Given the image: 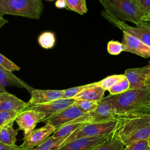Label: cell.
Instances as JSON below:
<instances>
[{"mask_svg": "<svg viewBox=\"0 0 150 150\" xmlns=\"http://www.w3.org/2000/svg\"><path fill=\"white\" fill-rule=\"evenodd\" d=\"M103 99L113 107L115 115H150V89H129L115 95H108Z\"/></svg>", "mask_w": 150, "mask_h": 150, "instance_id": "obj_1", "label": "cell"}, {"mask_svg": "<svg viewBox=\"0 0 150 150\" xmlns=\"http://www.w3.org/2000/svg\"><path fill=\"white\" fill-rule=\"evenodd\" d=\"M116 125L113 137L124 146L132 142L148 139L150 135V115H115Z\"/></svg>", "mask_w": 150, "mask_h": 150, "instance_id": "obj_2", "label": "cell"}, {"mask_svg": "<svg viewBox=\"0 0 150 150\" xmlns=\"http://www.w3.org/2000/svg\"><path fill=\"white\" fill-rule=\"evenodd\" d=\"M43 9L41 0H0V16L12 15L38 19Z\"/></svg>", "mask_w": 150, "mask_h": 150, "instance_id": "obj_3", "label": "cell"}, {"mask_svg": "<svg viewBox=\"0 0 150 150\" xmlns=\"http://www.w3.org/2000/svg\"><path fill=\"white\" fill-rule=\"evenodd\" d=\"M104 11L122 21H129L137 25L144 17L133 0H98Z\"/></svg>", "mask_w": 150, "mask_h": 150, "instance_id": "obj_4", "label": "cell"}, {"mask_svg": "<svg viewBox=\"0 0 150 150\" xmlns=\"http://www.w3.org/2000/svg\"><path fill=\"white\" fill-rule=\"evenodd\" d=\"M101 15L122 32L132 35L150 47V22L141 21L136 26H131L105 11L101 12Z\"/></svg>", "mask_w": 150, "mask_h": 150, "instance_id": "obj_5", "label": "cell"}, {"mask_svg": "<svg viewBox=\"0 0 150 150\" xmlns=\"http://www.w3.org/2000/svg\"><path fill=\"white\" fill-rule=\"evenodd\" d=\"M115 125L116 120L115 119L106 122L87 124L79 128L77 131L67 137L63 144V146L68 142L81 137L108 135L112 134Z\"/></svg>", "mask_w": 150, "mask_h": 150, "instance_id": "obj_6", "label": "cell"}, {"mask_svg": "<svg viewBox=\"0 0 150 150\" xmlns=\"http://www.w3.org/2000/svg\"><path fill=\"white\" fill-rule=\"evenodd\" d=\"M113 138V134L76 139L64 145L58 150H96Z\"/></svg>", "mask_w": 150, "mask_h": 150, "instance_id": "obj_7", "label": "cell"}, {"mask_svg": "<svg viewBox=\"0 0 150 150\" xmlns=\"http://www.w3.org/2000/svg\"><path fill=\"white\" fill-rule=\"evenodd\" d=\"M45 118L43 112L34 110H24L20 112L15 121L18 125V129L24 132V137H27L33 129L37 124Z\"/></svg>", "mask_w": 150, "mask_h": 150, "instance_id": "obj_8", "label": "cell"}, {"mask_svg": "<svg viewBox=\"0 0 150 150\" xmlns=\"http://www.w3.org/2000/svg\"><path fill=\"white\" fill-rule=\"evenodd\" d=\"M87 114L81 111L74 103L53 116L43 120L42 122L45 124H49L55 127L56 129H57Z\"/></svg>", "mask_w": 150, "mask_h": 150, "instance_id": "obj_9", "label": "cell"}, {"mask_svg": "<svg viewBox=\"0 0 150 150\" xmlns=\"http://www.w3.org/2000/svg\"><path fill=\"white\" fill-rule=\"evenodd\" d=\"M55 127L49 124L33 129L27 137H24L21 147L23 150L32 149L45 142L56 131Z\"/></svg>", "mask_w": 150, "mask_h": 150, "instance_id": "obj_10", "label": "cell"}, {"mask_svg": "<svg viewBox=\"0 0 150 150\" xmlns=\"http://www.w3.org/2000/svg\"><path fill=\"white\" fill-rule=\"evenodd\" d=\"M74 102V98H60L42 104H28L24 110H34L43 112L45 115V119H46L73 104Z\"/></svg>", "mask_w": 150, "mask_h": 150, "instance_id": "obj_11", "label": "cell"}, {"mask_svg": "<svg viewBox=\"0 0 150 150\" xmlns=\"http://www.w3.org/2000/svg\"><path fill=\"white\" fill-rule=\"evenodd\" d=\"M149 70V63L143 67L126 69L123 74L129 82V89L146 88L145 83Z\"/></svg>", "mask_w": 150, "mask_h": 150, "instance_id": "obj_12", "label": "cell"}, {"mask_svg": "<svg viewBox=\"0 0 150 150\" xmlns=\"http://www.w3.org/2000/svg\"><path fill=\"white\" fill-rule=\"evenodd\" d=\"M122 43L124 46V52H130L144 58L150 57V47L132 35L122 32Z\"/></svg>", "mask_w": 150, "mask_h": 150, "instance_id": "obj_13", "label": "cell"}, {"mask_svg": "<svg viewBox=\"0 0 150 150\" xmlns=\"http://www.w3.org/2000/svg\"><path fill=\"white\" fill-rule=\"evenodd\" d=\"M88 114L90 123L106 122L115 119L113 107L103 98L99 102L96 109Z\"/></svg>", "mask_w": 150, "mask_h": 150, "instance_id": "obj_14", "label": "cell"}, {"mask_svg": "<svg viewBox=\"0 0 150 150\" xmlns=\"http://www.w3.org/2000/svg\"><path fill=\"white\" fill-rule=\"evenodd\" d=\"M27 105L28 102L22 101L8 91L0 93V112H21Z\"/></svg>", "mask_w": 150, "mask_h": 150, "instance_id": "obj_15", "label": "cell"}, {"mask_svg": "<svg viewBox=\"0 0 150 150\" xmlns=\"http://www.w3.org/2000/svg\"><path fill=\"white\" fill-rule=\"evenodd\" d=\"M63 90L34 89L32 91L28 105L42 104L61 98Z\"/></svg>", "mask_w": 150, "mask_h": 150, "instance_id": "obj_16", "label": "cell"}, {"mask_svg": "<svg viewBox=\"0 0 150 150\" xmlns=\"http://www.w3.org/2000/svg\"><path fill=\"white\" fill-rule=\"evenodd\" d=\"M89 123H90V121L88 118V114L87 113L86 115L81 116L56 129L52 137L54 138L66 139L79 128Z\"/></svg>", "mask_w": 150, "mask_h": 150, "instance_id": "obj_17", "label": "cell"}, {"mask_svg": "<svg viewBox=\"0 0 150 150\" xmlns=\"http://www.w3.org/2000/svg\"><path fill=\"white\" fill-rule=\"evenodd\" d=\"M7 86L25 88L30 94L32 91L35 89L16 76L12 72H10L0 66V87L6 90L5 87Z\"/></svg>", "mask_w": 150, "mask_h": 150, "instance_id": "obj_18", "label": "cell"}, {"mask_svg": "<svg viewBox=\"0 0 150 150\" xmlns=\"http://www.w3.org/2000/svg\"><path fill=\"white\" fill-rule=\"evenodd\" d=\"M105 90L100 87L97 82L89 84L88 86L76 95L74 100H85L93 101H100L103 98Z\"/></svg>", "mask_w": 150, "mask_h": 150, "instance_id": "obj_19", "label": "cell"}, {"mask_svg": "<svg viewBox=\"0 0 150 150\" xmlns=\"http://www.w3.org/2000/svg\"><path fill=\"white\" fill-rule=\"evenodd\" d=\"M15 121H11L0 128V142L8 145H15L18 131L13 128Z\"/></svg>", "mask_w": 150, "mask_h": 150, "instance_id": "obj_20", "label": "cell"}, {"mask_svg": "<svg viewBox=\"0 0 150 150\" xmlns=\"http://www.w3.org/2000/svg\"><path fill=\"white\" fill-rule=\"evenodd\" d=\"M65 138H54L50 136L40 145L30 150H58L62 146Z\"/></svg>", "mask_w": 150, "mask_h": 150, "instance_id": "obj_21", "label": "cell"}, {"mask_svg": "<svg viewBox=\"0 0 150 150\" xmlns=\"http://www.w3.org/2000/svg\"><path fill=\"white\" fill-rule=\"evenodd\" d=\"M39 45L43 49H50L54 47L56 42L54 33L50 31L42 33L38 39Z\"/></svg>", "mask_w": 150, "mask_h": 150, "instance_id": "obj_22", "label": "cell"}, {"mask_svg": "<svg viewBox=\"0 0 150 150\" xmlns=\"http://www.w3.org/2000/svg\"><path fill=\"white\" fill-rule=\"evenodd\" d=\"M68 10L74 11L79 14L83 15L87 12L86 0H64Z\"/></svg>", "mask_w": 150, "mask_h": 150, "instance_id": "obj_23", "label": "cell"}, {"mask_svg": "<svg viewBox=\"0 0 150 150\" xmlns=\"http://www.w3.org/2000/svg\"><path fill=\"white\" fill-rule=\"evenodd\" d=\"M124 78H125L124 74H114L106 77L103 80L98 81L97 83L100 87L106 91Z\"/></svg>", "mask_w": 150, "mask_h": 150, "instance_id": "obj_24", "label": "cell"}, {"mask_svg": "<svg viewBox=\"0 0 150 150\" xmlns=\"http://www.w3.org/2000/svg\"><path fill=\"white\" fill-rule=\"evenodd\" d=\"M100 101H93L85 100H75L74 104L83 112L89 113L96 109Z\"/></svg>", "mask_w": 150, "mask_h": 150, "instance_id": "obj_25", "label": "cell"}, {"mask_svg": "<svg viewBox=\"0 0 150 150\" xmlns=\"http://www.w3.org/2000/svg\"><path fill=\"white\" fill-rule=\"evenodd\" d=\"M129 89V84L127 79L124 78L121 81L117 83L110 89L108 90L110 95H115L124 93Z\"/></svg>", "mask_w": 150, "mask_h": 150, "instance_id": "obj_26", "label": "cell"}, {"mask_svg": "<svg viewBox=\"0 0 150 150\" xmlns=\"http://www.w3.org/2000/svg\"><path fill=\"white\" fill-rule=\"evenodd\" d=\"M123 150H150V146L148 139H142L125 146Z\"/></svg>", "mask_w": 150, "mask_h": 150, "instance_id": "obj_27", "label": "cell"}, {"mask_svg": "<svg viewBox=\"0 0 150 150\" xmlns=\"http://www.w3.org/2000/svg\"><path fill=\"white\" fill-rule=\"evenodd\" d=\"M124 51V46L118 41L110 40L107 44V52L111 55H118Z\"/></svg>", "mask_w": 150, "mask_h": 150, "instance_id": "obj_28", "label": "cell"}, {"mask_svg": "<svg viewBox=\"0 0 150 150\" xmlns=\"http://www.w3.org/2000/svg\"><path fill=\"white\" fill-rule=\"evenodd\" d=\"M89 84H85L78 87H74L70 88L63 90V93L61 98H74V97L79 94L88 86Z\"/></svg>", "mask_w": 150, "mask_h": 150, "instance_id": "obj_29", "label": "cell"}, {"mask_svg": "<svg viewBox=\"0 0 150 150\" xmlns=\"http://www.w3.org/2000/svg\"><path fill=\"white\" fill-rule=\"evenodd\" d=\"M124 146L119 140L113 137L110 141L96 150H123Z\"/></svg>", "mask_w": 150, "mask_h": 150, "instance_id": "obj_30", "label": "cell"}, {"mask_svg": "<svg viewBox=\"0 0 150 150\" xmlns=\"http://www.w3.org/2000/svg\"><path fill=\"white\" fill-rule=\"evenodd\" d=\"M0 66L12 73L21 69L19 66L1 53H0Z\"/></svg>", "mask_w": 150, "mask_h": 150, "instance_id": "obj_31", "label": "cell"}, {"mask_svg": "<svg viewBox=\"0 0 150 150\" xmlns=\"http://www.w3.org/2000/svg\"><path fill=\"white\" fill-rule=\"evenodd\" d=\"M19 112L18 111L0 112V128L11 121H15Z\"/></svg>", "mask_w": 150, "mask_h": 150, "instance_id": "obj_32", "label": "cell"}, {"mask_svg": "<svg viewBox=\"0 0 150 150\" xmlns=\"http://www.w3.org/2000/svg\"><path fill=\"white\" fill-rule=\"evenodd\" d=\"M136 4L144 17L150 15V0H133Z\"/></svg>", "mask_w": 150, "mask_h": 150, "instance_id": "obj_33", "label": "cell"}, {"mask_svg": "<svg viewBox=\"0 0 150 150\" xmlns=\"http://www.w3.org/2000/svg\"><path fill=\"white\" fill-rule=\"evenodd\" d=\"M0 150H23L22 148L16 145H8L0 142Z\"/></svg>", "mask_w": 150, "mask_h": 150, "instance_id": "obj_34", "label": "cell"}, {"mask_svg": "<svg viewBox=\"0 0 150 150\" xmlns=\"http://www.w3.org/2000/svg\"><path fill=\"white\" fill-rule=\"evenodd\" d=\"M55 6L57 8H66V4L64 0H57L55 2Z\"/></svg>", "mask_w": 150, "mask_h": 150, "instance_id": "obj_35", "label": "cell"}, {"mask_svg": "<svg viewBox=\"0 0 150 150\" xmlns=\"http://www.w3.org/2000/svg\"><path fill=\"white\" fill-rule=\"evenodd\" d=\"M9 22L7 19H5L4 18H3L2 16H0V29L3 26H4L5 24L8 23Z\"/></svg>", "mask_w": 150, "mask_h": 150, "instance_id": "obj_36", "label": "cell"}, {"mask_svg": "<svg viewBox=\"0 0 150 150\" xmlns=\"http://www.w3.org/2000/svg\"><path fill=\"white\" fill-rule=\"evenodd\" d=\"M149 63L150 64V62ZM145 87H146V88L150 89V70H149V72L148 76L146 83H145Z\"/></svg>", "mask_w": 150, "mask_h": 150, "instance_id": "obj_37", "label": "cell"}, {"mask_svg": "<svg viewBox=\"0 0 150 150\" xmlns=\"http://www.w3.org/2000/svg\"><path fill=\"white\" fill-rule=\"evenodd\" d=\"M142 21H145V22H150V15L144 17L142 18Z\"/></svg>", "mask_w": 150, "mask_h": 150, "instance_id": "obj_38", "label": "cell"}, {"mask_svg": "<svg viewBox=\"0 0 150 150\" xmlns=\"http://www.w3.org/2000/svg\"><path fill=\"white\" fill-rule=\"evenodd\" d=\"M7 91L6 90H4V89H2V88L0 87V93H3V92H6Z\"/></svg>", "mask_w": 150, "mask_h": 150, "instance_id": "obj_39", "label": "cell"}, {"mask_svg": "<svg viewBox=\"0 0 150 150\" xmlns=\"http://www.w3.org/2000/svg\"><path fill=\"white\" fill-rule=\"evenodd\" d=\"M148 141L149 145V146H150V135H149V138H148Z\"/></svg>", "mask_w": 150, "mask_h": 150, "instance_id": "obj_40", "label": "cell"}, {"mask_svg": "<svg viewBox=\"0 0 150 150\" xmlns=\"http://www.w3.org/2000/svg\"><path fill=\"white\" fill-rule=\"evenodd\" d=\"M47 1H53V0H47Z\"/></svg>", "mask_w": 150, "mask_h": 150, "instance_id": "obj_41", "label": "cell"}]
</instances>
